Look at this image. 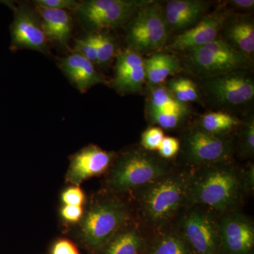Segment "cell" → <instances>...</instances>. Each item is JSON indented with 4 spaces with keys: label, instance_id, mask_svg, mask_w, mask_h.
Listing matches in <instances>:
<instances>
[{
    "label": "cell",
    "instance_id": "cell-37",
    "mask_svg": "<svg viewBox=\"0 0 254 254\" xmlns=\"http://www.w3.org/2000/svg\"><path fill=\"white\" fill-rule=\"evenodd\" d=\"M232 4L235 5L237 7L244 8V9H250L253 7L254 5V0H233L230 1Z\"/></svg>",
    "mask_w": 254,
    "mask_h": 254
},
{
    "label": "cell",
    "instance_id": "cell-33",
    "mask_svg": "<svg viewBox=\"0 0 254 254\" xmlns=\"http://www.w3.org/2000/svg\"><path fill=\"white\" fill-rule=\"evenodd\" d=\"M50 254H80V252L72 241L60 238L53 242L50 247Z\"/></svg>",
    "mask_w": 254,
    "mask_h": 254
},
{
    "label": "cell",
    "instance_id": "cell-28",
    "mask_svg": "<svg viewBox=\"0 0 254 254\" xmlns=\"http://www.w3.org/2000/svg\"><path fill=\"white\" fill-rule=\"evenodd\" d=\"M60 198L63 204L66 205L83 207L86 201V194L81 187L72 185L62 192Z\"/></svg>",
    "mask_w": 254,
    "mask_h": 254
},
{
    "label": "cell",
    "instance_id": "cell-11",
    "mask_svg": "<svg viewBox=\"0 0 254 254\" xmlns=\"http://www.w3.org/2000/svg\"><path fill=\"white\" fill-rule=\"evenodd\" d=\"M115 160V153L95 145L82 148L70 158L66 180L72 186L80 187L86 180L108 172Z\"/></svg>",
    "mask_w": 254,
    "mask_h": 254
},
{
    "label": "cell",
    "instance_id": "cell-25",
    "mask_svg": "<svg viewBox=\"0 0 254 254\" xmlns=\"http://www.w3.org/2000/svg\"><path fill=\"white\" fill-rule=\"evenodd\" d=\"M187 114L176 113V112L150 111L148 117L152 124L158 125V127L165 129H173L180 126Z\"/></svg>",
    "mask_w": 254,
    "mask_h": 254
},
{
    "label": "cell",
    "instance_id": "cell-21",
    "mask_svg": "<svg viewBox=\"0 0 254 254\" xmlns=\"http://www.w3.org/2000/svg\"><path fill=\"white\" fill-rule=\"evenodd\" d=\"M145 77L152 85H159L168 76L175 74L180 65L176 57L168 53H158L144 60Z\"/></svg>",
    "mask_w": 254,
    "mask_h": 254
},
{
    "label": "cell",
    "instance_id": "cell-19",
    "mask_svg": "<svg viewBox=\"0 0 254 254\" xmlns=\"http://www.w3.org/2000/svg\"><path fill=\"white\" fill-rule=\"evenodd\" d=\"M41 25L48 41L66 46L71 33V18L66 10L38 6Z\"/></svg>",
    "mask_w": 254,
    "mask_h": 254
},
{
    "label": "cell",
    "instance_id": "cell-13",
    "mask_svg": "<svg viewBox=\"0 0 254 254\" xmlns=\"http://www.w3.org/2000/svg\"><path fill=\"white\" fill-rule=\"evenodd\" d=\"M11 48L28 49L46 53L48 39L41 23L31 11L20 7L15 12L11 26Z\"/></svg>",
    "mask_w": 254,
    "mask_h": 254
},
{
    "label": "cell",
    "instance_id": "cell-6",
    "mask_svg": "<svg viewBox=\"0 0 254 254\" xmlns=\"http://www.w3.org/2000/svg\"><path fill=\"white\" fill-rule=\"evenodd\" d=\"M182 213L177 230L193 254H220V218L217 213L200 205L187 206Z\"/></svg>",
    "mask_w": 254,
    "mask_h": 254
},
{
    "label": "cell",
    "instance_id": "cell-22",
    "mask_svg": "<svg viewBox=\"0 0 254 254\" xmlns=\"http://www.w3.org/2000/svg\"><path fill=\"white\" fill-rule=\"evenodd\" d=\"M228 38L236 49L247 55L254 51V26L250 21H242L233 23L228 31Z\"/></svg>",
    "mask_w": 254,
    "mask_h": 254
},
{
    "label": "cell",
    "instance_id": "cell-35",
    "mask_svg": "<svg viewBox=\"0 0 254 254\" xmlns=\"http://www.w3.org/2000/svg\"><path fill=\"white\" fill-rule=\"evenodd\" d=\"M181 82L188 102H193L198 99V92L195 83L191 80L184 78H181Z\"/></svg>",
    "mask_w": 254,
    "mask_h": 254
},
{
    "label": "cell",
    "instance_id": "cell-17",
    "mask_svg": "<svg viewBox=\"0 0 254 254\" xmlns=\"http://www.w3.org/2000/svg\"><path fill=\"white\" fill-rule=\"evenodd\" d=\"M60 65L68 81L82 93H86L95 85L104 83L93 63L78 53L63 58Z\"/></svg>",
    "mask_w": 254,
    "mask_h": 254
},
{
    "label": "cell",
    "instance_id": "cell-15",
    "mask_svg": "<svg viewBox=\"0 0 254 254\" xmlns=\"http://www.w3.org/2000/svg\"><path fill=\"white\" fill-rule=\"evenodd\" d=\"M145 78L144 61L141 55L128 48L119 53L113 80L117 91L126 94L138 93Z\"/></svg>",
    "mask_w": 254,
    "mask_h": 254
},
{
    "label": "cell",
    "instance_id": "cell-4",
    "mask_svg": "<svg viewBox=\"0 0 254 254\" xmlns=\"http://www.w3.org/2000/svg\"><path fill=\"white\" fill-rule=\"evenodd\" d=\"M172 171L165 160L148 150H130L114 160L108 171L107 189L113 195L133 193Z\"/></svg>",
    "mask_w": 254,
    "mask_h": 254
},
{
    "label": "cell",
    "instance_id": "cell-27",
    "mask_svg": "<svg viewBox=\"0 0 254 254\" xmlns=\"http://www.w3.org/2000/svg\"><path fill=\"white\" fill-rule=\"evenodd\" d=\"M165 138L163 130L158 127H150L143 132L141 135V143L143 149L148 151L158 150Z\"/></svg>",
    "mask_w": 254,
    "mask_h": 254
},
{
    "label": "cell",
    "instance_id": "cell-30",
    "mask_svg": "<svg viewBox=\"0 0 254 254\" xmlns=\"http://www.w3.org/2000/svg\"><path fill=\"white\" fill-rule=\"evenodd\" d=\"M241 150L245 157L253 156L254 153V121L251 120L246 125L241 136Z\"/></svg>",
    "mask_w": 254,
    "mask_h": 254
},
{
    "label": "cell",
    "instance_id": "cell-20",
    "mask_svg": "<svg viewBox=\"0 0 254 254\" xmlns=\"http://www.w3.org/2000/svg\"><path fill=\"white\" fill-rule=\"evenodd\" d=\"M145 254H194L178 230L164 229L148 238Z\"/></svg>",
    "mask_w": 254,
    "mask_h": 254
},
{
    "label": "cell",
    "instance_id": "cell-12",
    "mask_svg": "<svg viewBox=\"0 0 254 254\" xmlns=\"http://www.w3.org/2000/svg\"><path fill=\"white\" fill-rule=\"evenodd\" d=\"M207 90L219 103L240 105L253 99L254 83L247 75L236 71L212 77Z\"/></svg>",
    "mask_w": 254,
    "mask_h": 254
},
{
    "label": "cell",
    "instance_id": "cell-8",
    "mask_svg": "<svg viewBox=\"0 0 254 254\" xmlns=\"http://www.w3.org/2000/svg\"><path fill=\"white\" fill-rule=\"evenodd\" d=\"M182 158L193 168L232 161L233 146L229 138L194 128L185 133L180 144Z\"/></svg>",
    "mask_w": 254,
    "mask_h": 254
},
{
    "label": "cell",
    "instance_id": "cell-31",
    "mask_svg": "<svg viewBox=\"0 0 254 254\" xmlns=\"http://www.w3.org/2000/svg\"><path fill=\"white\" fill-rule=\"evenodd\" d=\"M180 140L175 137L167 136L163 138L158 151L160 157L164 160L173 158L180 150Z\"/></svg>",
    "mask_w": 254,
    "mask_h": 254
},
{
    "label": "cell",
    "instance_id": "cell-10",
    "mask_svg": "<svg viewBox=\"0 0 254 254\" xmlns=\"http://www.w3.org/2000/svg\"><path fill=\"white\" fill-rule=\"evenodd\" d=\"M220 254H253L254 224L240 212H229L219 220Z\"/></svg>",
    "mask_w": 254,
    "mask_h": 254
},
{
    "label": "cell",
    "instance_id": "cell-32",
    "mask_svg": "<svg viewBox=\"0 0 254 254\" xmlns=\"http://www.w3.org/2000/svg\"><path fill=\"white\" fill-rule=\"evenodd\" d=\"M84 211L83 207L63 205L60 208V214L61 218L66 223L76 225L81 221Z\"/></svg>",
    "mask_w": 254,
    "mask_h": 254
},
{
    "label": "cell",
    "instance_id": "cell-23",
    "mask_svg": "<svg viewBox=\"0 0 254 254\" xmlns=\"http://www.w3.org/2000/svg\"><path fill=\"white\" fill-rule=\"evenodd\" d=\"M165 111L176 112L188 114V108L185 103L178 101L165 87L155 88L150 97L148 112Z\"/></svg>",
    "mask_w": 254,
    "mask_h": 254
},
{
    "label": "cell",
    "instance_id": "cell-9",
    "mask_svg": "<svg viewBox=\"0 0 254 254\" xmlns=\"http://www.w3.org/2000/svg\"><path fill=\"white\" fill-rule=\"evenodd\" d=\"M149 1L88 0L78 4L81 19L95 29H110L125 24Z\"/></svg>",
    "mask_w": 254,
    "mask_h": 254
},
{
    "label": "cell",
    "instance_id": "cell-16",
    "mask_svg": "<svg viewBox=\"0 0 254 254\" xmlns=\"http://www.w3.org/2000/svg\"><path fill=\"white\" fill-rule=\"evenodd\" d=\"M148 240L144 232L132 220L93 254H145Z\"/></svg>",
    "mask_w": 254,
    "mask_h": 254
},
{
    "label": "cell",
    "instance_id": "cell-29",
    "mask_svg": "<svg viewBox=\"0 0 254 254\" xmlns=\"http://www.w3.org/2000/svg\"><path fill=\"white\" fill-rule=\"evenodd\" d=\"M75 53L82 55L91 63H97V52L93 34L76 40Z\"/></svg>",
    "mask_w": 254,
    "mask_h": 254
},
{
    "label": "cell",
    "instance_id": "cell-3",
    "mask_svg": "<svg viewBox=\"0 0 254 254\" xmlns=\"http://www.w3.org/2000/svg\"><path fill=\"white\" fill-rule=\"evenodd\" d=\"M131 221V208L126 202L116 195H105L95 200L85 210L78 224L76 238L93 254Z\"/></svg>",
    "mask_w": 254,
    "mask_h": 254
},
{
    "label": "cell",
    "instance_id": "cell-36",
    "mask_svg": "<svg viewBox=\"0 0 254 254\" xmlns=\"http://www.w3.org/2000/svg\"><path fill=\"white\" fill-rule=\"evenodd\" d=\"M244 184H245L246 192L252 193L254 188V166L253 164L250 165L247 170H243Z\"/></svg>",
    "mask_w": 254,
    "mask_h": 254
},
{
    "label": "cell",
    "instance_id": "cell-1",
    "mask_svg": "<svg viewBox=\"0 0 254 254\" xmlns=\"http://www.w3.org/2000/svg\"><path fill=\"white\" fill-rule=\"evenodd\" d=\"M246 193L243 170L232 161L205 165L190 172L187 207L200 205L223 215L237 210Z\"/></svg>",
    "mask_w": 254,
    "mask_h": 254
},
{
    "label": "cell",
    "instance_id": "cell-5",
    "mask_svg": "<svg viewBox=\"0 0 254 254\" xmlns=\"http://www.w3.org/2000/svg\"><path fill=\"white\" fill-rule=\"evenodd\" d=\"M169 31L163 7L148 1L135 13L127 26L128 48L140 55L155 51L165 46Z\"/></svg>",
    "mask_w": 254,
    "mask_h": 254
},
{
    "label": "cell",
    "instance_id": "cell-7",
    "mask_svg": "<svg viewBox=\"0 0 254 254\" xmlns=\"http://www.w3.org/2000/svg\"><path fill=\"white\" fill-rule=\"evenodd\" d=\"M250 60L226 41L217 39L189 52L187 64L193 73L215 77L247 67Z\"/></svg>",
    "mask_w": 254,
    "mask_h": 254
},
{
    "label": "cell",
    "instance_id": "cell-18",
    "mask_svg": "<svg viewBox=\"0 0 254 254\" xmlns=\"http://www.w3.org/2000/svg\"><path fill=\"white\" fill-rule=\"evenodd\" d=\"M205 2L198 0H172L166 4L164 14L170 29L180 31L191 27L201 17Z\"/></svg>",
    "mask_w": 254,
    "mask_h": 254
},
{
    "label": "cell",
    "instance_id": "cell-26",
    "mask_svg": "<svg viewBox=\"0 0 254 254\" xmlns=\"http://www.w3.org/2000/svg\"><path fill=\"white\" fill-rule=\"evenodd\" d=\"M97 52V63L103 64L109 62L115 53V44L110 37L105 33H92Z\"/></svg>",
    "mask_w": 254,
    "mask_h": 254
},
{
    "label": "cell",
    "instance_id": "cell-2",
    "mask_svg": "<svg viewBox=\"0 0 254 254\" xmlns=\"http://www.w3.org/2000/svg\"><path fill=\"white\" fill-rule=\"evenodd\" d=\"M190 172H173L135 190L140 218L155 232L168 228L187 207Z\"/></svg>",
    "mask_w": 254,
    "mask_h": 254
},
{
    "label": "cell",
    "instance_id": "cell-34",
    "mask_svg": "<svg viewBox=\"0 0 254 254\" xmlns=\"http://www.w3.org/2000/svg\"><path fill=\"white\" fill-rule=\"evenodd\" d=\"M38 6L47 9L67 10L77 9V1L74 0H37Z\"/></svg>",
    "mask_w": 254,
    "mask_h": 254
},
{
    "label": "cell",
    "instance_id": "cell-24",
    "mask_svg": "<svg viewBox=\"0 0 254 254\" xmlns=\"http://www.w3.org/2000/svg\"><path fill=\"white\" fill-rule=\"evenodd\" d=\"M240 120L230 114L216 112L205 114L200 120V128L208 133L222 135L238 127Z\"/></svg>",
    "mask_w": 254,
    "mask_h": 254
},
{
    "label": "cell",
    "instance_id": "cell-14",
    "mask_svg": "<svg viewBox=\"0 0 254 254\" xmlns=\"http://www.w3.org/2000/svg\"><path fill=\"white\" fill-rule=\"evenodd\" d=\"M225 17L221 13H214L202 18L193 27L177 35L169 44L168 49L176 52H190L217 40Z\"/></svg>",
    "mask_w": 254,
    "mask_h": 254
}]
</instances>
